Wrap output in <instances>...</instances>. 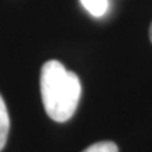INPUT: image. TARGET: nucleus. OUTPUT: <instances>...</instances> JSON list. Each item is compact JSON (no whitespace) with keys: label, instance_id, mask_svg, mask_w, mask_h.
<instances>
[{"label":"nucleus","instance_id":"f257e3e1","mask_svg":"<svg viewBox=\"0 0 152 152\" xmlns=\"http://www.w3.org/2000/svg\"><path fill=\"white\" fill-rule=\"evenodd\" d=\"M39 85L44 109L49 117L58 123L72 118L82 94L76 73L68 71L59 61H47L41 69Z\"/></svg>","mask_w":152,"mask_h":152},{"label":"nucleus","instance_id":"f03ea898","mask_svg":"<svg viewBox=\"0 0 152 152\" xmlns=\"http://www.w3.org/2000/svg\"><path fill=\"white\" fill-rule=\"evenodd\" d=\"M9 130H10V118H9V111L6 107V103L1 94H0V151L4 148L6 141H7V135H9Z\"/></svg>","mask_w":152,"mask_h":152},{"label":"nucleus","instance_id":"7ed1b4c3","mask_svg":"<svg viewBox=\"0 0 152 152\" xmlns=\"http://www.w3.org/2000/svg\"><path fill=\"white\" fill-rule=\"evenodd\" d=\"M80 3L93 17H103L109 11V0H80Z\"/></svg>","mask_w":152,"mask_h":152},{"label":"nucleus","instance_id":"20e7f679","mask_svg":"<svg viewBox=\"0 0 152 152\" xmlns=\"http://www.w3.org/2000/svg\"><path fill=\"white\" fill-rule=\"evenodd\" d=\"M83 152H118V148L111 141H100L86 148Z\"/></svg>","mask_w":152,"mask_h":152},{"label":"nucleus","instance_id":"39448f33","mask_svg":"<svg viewBox=\"0 0 152 152\" xmlns=\"http://www.w3.org/2000/svg\"><path fill=\"white\" fill-rule=\"evenodd\" d=\"M149 38H151V41H152V24H151V27H149Z\"/></svg>","mask_w":152,"mask_h":152}]
</instances>
